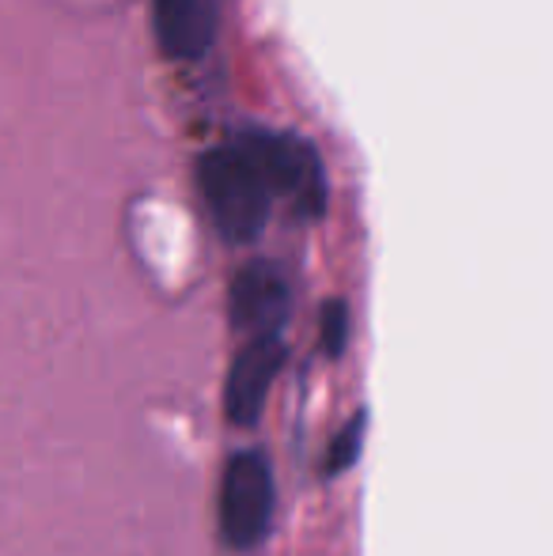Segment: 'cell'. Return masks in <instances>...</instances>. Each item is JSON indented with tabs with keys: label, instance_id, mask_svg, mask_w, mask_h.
<instances>
[{
	"label": "cell",
	"instance_id": "obj_1",
	"mask_svg": "<svg viewBox=\"0 0 553 556\" xmlns=\"http://www.w3.org/2000/svg\"><path fill=\"white\" fill-rule=\"evenodd\" d=\"M198 186L216 231L228 242L247 247V242H254L266 231L274 193H269L266 175H262L259 160H254L243 140L239 144H216L209 152H201Z\"/></svg>",
	"mask_w": 553,
	"mask_h": 556
},
{
	"label": "cell",
	"instance_id": "obj_2",
	"mask_svg": "<svg viewBox=\"0 0 553 556\" xmlns=\"http://www.w3.org/2000/svg\"><path fill=\"white\" fill-rule=\"evenodd\" d=\"M277 507L274 466L262 451H236L221 477V538L231 549H254L269 534Z\"/></svg>",
	"mask_w": 553,
	"mask_h": 556
},
{
	"label": "cell",
	"instance_id": "obj_3",
	"mask_svg": "<svg viewBox=\"0 0 553 556\" xmlns=\"http://www.w3.org/2000/svg\"><path fill=\"white\" fill-rule=\"evenodd\" d=\"M243 144L259 160L274 198L292 201L300 216H323L326 175L323 160L307 140L292 137V132H251V137H243Z\"/></svg>",
	"mask_w": 553,
	"mask_h": 556
},
{
	"label": "cell",
	"instance_id": "obj_4",
	"mask_svg": "<svg viewBox=\"0 0 553 556\" xmlns=\"http://www.w3.org/2000/svg\"><path fill=\"white\" fill-rule=\"evenodd\" d=\"M285 367V341L277 337H251L231 359L224 382V417L236 428H254L269 402L277 371Z\"/></svg>",
	"mask_w": 553,
	"mask_h": 556
},
{
	"label": "cell",
	"instance_id": "obj_5",
	"mask_svg": "<svg viewBox=\"0 0 553 556\" xmlns=\"http://www.w3.org/2000/svg\"><path fill=\"white\" fill-rule=\"evenodd\" d=\"M292 292L277 262H247L236 273L228 292V315L239 333L251 337H277L288 323Z\"/></svg>",
	"mask_w": 553,
	"mask_h": 556
},
{
	"label": "cell",
	"instance_id": "obj_6",
	"mask_svg": "<svg viewBox=\"0 0 553 556\" xmlns=\"http://www.w3.org/2000/svg\"><path fill=\"white\" fill-rule=\"evenodd\" d=\"M152 23L167 58L198 61L221 35V8L216 0H152Z\"/></svg>",
	"mask_w": 553,
	"mask_h": 556
},
{
	"label": "cell",
	"instance_id": "obj_7",
	"mask_svg": "<svg viewBox=\"0 0 553 556\" xmlns=\"http://www.w3.org/2000/svg\"><path fill=\"white\" fill-rule=\"evenodd\" d=\"M361 443H364V413H356V417L338 432V440L330 443V451H326V473L334 477V473H341V469L353 466L356 454H361Z\"/></svg>",
	"mask_w": 553,
	"mask_h": 556
},
{
	"label": "cell",
	"instance_id": "obj_8",
	"mask_svg": "<svg viewBox=\"0 0 553 556\" xmlns=\"http://www.w3.org/2000/svg\"><path fill=\"white\" fill-rule=\"evenodd\" d=\"M318 341H323L326 356H341L349 344V307L341 300H330L323 307V318H318Z\"/></svg>",
	"mask_w": 553,
	"mask_h": 556
}]
</instances>
